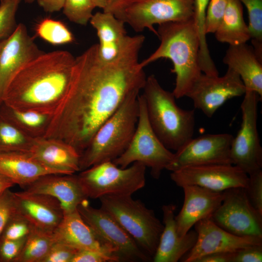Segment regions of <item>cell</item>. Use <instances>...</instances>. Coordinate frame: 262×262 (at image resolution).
Returning <instances> with one entry per match:
<instances>
[{
  "label": "cell",
  "instance_id": "cell-46",
  "mask_svg": "<svg viewBox=\"0 0 262 262\" xmlns=\"http://www.w3.org/2000/svg\"><path fill=\"white\" fill-rule=\"evenodd\" d=\"M39 5L47 12L60 11L63 8L65 0H37Z\"/></svg>",
  "mask_w": 262,
  "mask_h": 262
},
{
  "label": "cell",
  "instance_id": "cell-44",
  "mask_svg": "<svg viewBox=\"0 0 262 262\" xmlns=\"http://www.w3.org/2000/svg\"><path fill=\"white\" fill-rule=\"evenodd\" d=\"M235 252L211 253L199 258L195 262H233Z\"/></svg>",
  "mask_w": 262,
  "mask_h": 262
},
{
  "label": "cell",
  "instance_id": "cell-43",
  "mask_svg": "<svg viewBox=\"0 0 262 262\" xmlns=\"http://www.w3.org/2000/svg\"><path fill=\"white\" fill-rule=\"evenodd\" d=\"M262 245H255L234 253L233 262H262Z\"/></svg>",
  "mask_w": 262,
  "mask_h": 262
},
{
  "label": "cell",
  "instance_id": "cell-31",
  "mask_svg": "<svg viewBox=\"0 0 262 262\" xmlns=\"http://www.w3.org/2000/svg\"><path fill=\"white\" fill-rule=\"evenodd\" d=\"M35 30L38 36L52 45L65 44L74 41L73 34L63 22L49 18L40 21Z\"/></svg>",
  "mask_w": 262,
  "mask_h": 262
},
{
  "label": "cell",
  "instance_id": "cell-19",
  "mask_svg": "<svg viewBox=\"0 0 262 262\" xmlns=\"http://www.w3.org/2000/svg\"><path fill=\"white\" fill-rule=\"evenodd\" d=\"M14 196L16 213L34 227L53 231L63 219L61 204L51 196L25 190Z\"/></svg>",
  "mask_w": 262,
  "mask_h": 262
},
{
  "label": "cell",
  "instance_id": "cell-29",
  "mask_svg": "<svg viewBox=\"0 0 262 262\" xmlns=\"http://www.w3.org/2000/svg\"><path fill=\"white\" fill-rule=\"evenodd\" d=\"M55 242L53 231L33 226L14 262H42Z\"/></svg>",
  "mask_w": 262,
  "mask_h": 262
},
{
  "label": "cell",
  "instance_id": "cell-47",
  "mask_svg": "<svg viewBox=\"0 0 262 262\" xmlns=\"http://www.w3.org/2000/svg\"><path fill=\"white\" fill-rule=\"evenodd\" d=\"M14 185L15 183L11 180L0 174V195Z\"/></svg>",
  "mask_w": 262,
  "mask_h": 262
},
{
  "label": "cell",
  "instance_id": "cell-45",
  "mask_svg": "<svg viewBox=\"0 0 262 262\" xmlns=\"http://www.w3.org/2000/svg\"><path fill=\"white\" fill-rule=\"evenodd\" d=\"M138 0H107L106 6L103 12L115 15L123 8Z\"/></svg>",
  "mask_w": 262,
  "mask_h": 262
},
{
  "label": "cell",
  "instance_id": "cell-16",
  "mask_svg": "<svg viewBox=\"0 0 262 262\" xmlns=\"http://www.w3.org/2000/svg\"><path fill=\"white\" fill-rule=\"evenodd\" d=\"M196 242L180 260L183 262H195L199 258L213 253L235 252L243 248L262 245V237L239 236L221 228L210 218L197 222L195 225Z\"/></svg>",
  "mask_w": 262,
  "mask_h": 262
},
{
  "label": "cell",
  "instance_id": "cell-9",
  "mask_svg": "<svg viewBox=\"0 0 262 262\" xmlns=\"http://www.w3.org/2000/svg\"><path fill=\"white\" fill-rule=\"evenodd\" d=\"M241 105L242 123L230 146L232 164L248 175L262 170V147L257 128L258 106L262 97L246 90Z\"/></svg>",
  "mask_w": 262,
  "mask_h": 262
},
{
  "label": "cell",
  "instance_id": "cell-28",
  "mask_svg": "<svg viewBox=\"0 0 262 262\" xmlns=\"http://www.w3.org/2000/svg\"><path fill=\"white\" fill-rule=\"evenodd\" d=\"M0 116L24 134L35 139L45 136L52 115L33 110L17 109L2 103Z\"/></svg>",
  "mask_w": 262,
  "mask_h": 262
},
{
  "label": "cell",
  "instance_id": "cell-40",
  "mask_svg": "<svg viewBox=\"0 0 262 262\" xmlns=\"http://www.w3.org/2000/svg\"><path fill=\"white\" fill-rule=\"evenodd\" d=\"M27 237L17 240L0 239V262H14L20 253Z\"/></svg>",
  "mask_w": 262,
  "mask_h": 262
},
{
  "label": "cell",
  "instance_id": "cell-49",
  "mask_svg": "<svg viewBox=\"0 0 262 262\" xmlns=\"http://www.w3.org/2000/svg\"><path fill=\"white\" fill-rule=\"evenodd\" d=\"M27 3H32L36 0H24Z\"/></svg>",
  "mask_w": 262,
  "mask_h": 262
},
{
  "label": "cell",
  "instance_id": "cell-23",
  "mask_svg": "<svg viewBox=\"0 0 262 262\" xmlns=\"http://www.w3.org/2000/svg\"><path fill=\"white\" fill-rule=\"evenodd\" d=\"M53 234L55 242L62 243L77 250L102 251L112 254L118 259L115 250L97 235L84 221L78 210L64 213Z\"/></svg>",
  "mask_w": 262,
  "mask_h": 262
},
{
  "label": "cell",
  "instance_id": "cell-18",
  "mask_svg": "<svg viewBox=\"0 0 262 262\" xmlns=\"http://www.w3.org/2000/svg\"><path fill=\"white\" fill-rule=\"evenodd\" d=\"M184 202L179 213L175 216L177 230L184 235L199 221L210 218L221 204L223 192H216L196 185L182 187Z\"/></svg>",
  "mask_w": 262,
  "mask_h": 262
},
{
  "label": "cell",
  "instance_id": "cell-24",
  "mask_svg": "<svg viewBox=\"0 0 262 262\" xmlns=\"http://www.w3.org/2000/svg\"><path fill=\"white\" fill-rule=\"evenodd\" d=\"M223 61L240 77L246 90L262 97V60L246 43L229 46Z\"/></svg>",
  "mask_w": 262,
  "mask_h": 262
},
{
  "label": "cell",
  "instance_id": "cell-17",
  "mask_svg": "<svg viewBox=\"0 0 262 262\" xmlns=\"http://www.w3.org/2000/svg\"><path fill=\"white\" fill-rule=\"evenodd\" d=\"M43 52L22 23L17 25L8 38L0 41V105L7 87L16 73Z\"/></svg>",
  "mask_w": 262,
  "mask_h": 262
},
{
  "label": "cell",
  "instance_id": "cell-35",
  "mask_svg": "<svg viewBox=\"0 0 262 262\" xmlns=\"http://www.w3.org/2000/svg\"><path fill=\"white\" fill-rule=\"evenodd\" d=\"M21 0H4L0 4V41L8 38L17 25L16 14Z\"/></svg>",
  "mask_w": 262,
  "mask_h": 262
},
{
  "label": "cell",
  "instance_id": "cell-1",
  "mask_svg": "<svg viewBox=\"0 0 262 262\" xmlns=\"http://www.w3.org/2000/svg\"><path fill=\"white\" fill-rule=\"evenodd\" d=\"M145 38L142 34L128 36L111 61L100 59L98 44L75 58L69 89L44 137L61 140L81 155L125 99L143 89L147 77L139 54Z\"/></svg>",
  "mask_w": 262,
  "mask_h": 262
},
{
  "label": "cell",
  "instance_id": "cell-27",
  "mask_svg": "<svg viewBox=\"0 0 262 262\" xmlns=\"http://www.w3.org/2000/svg\"><path fill=\"white\" fill-rule=\"evenodd\" d=\"M214 34L218 41L229 46L246 43L251 39L248 26L243 17L242 3L239 0H228L224 15Z\"/></svg>",
  "mask_w": 262,
  "mask_h": 262
},
{
  "label": "cell",
  "instance_id": "cell-36",
  "mask_svg": "<svg viewBox=\"0 0 262 262\" xmlns=\"http://www.w3.org/2000/svg\"><path fill=\"white\" fill-rule=\"evenodd\" d=\"M33 227L28 220L16 213L6 224L0 239L17 240L25 238Z\"/></svg>",
  "mask_w": 262,
  "mask_h": 262
},
{
  "label": "cell",
  "instance_id": "cell-32",
  "mask_svg": "<svg viewBox=\"0 0 262 262\" xmlns=\"http://www.w3.org/2000/svg\"><path fill=\"white\" fill-rule=\"evenodd\" d=\"M210 0H194L193 20L199 41V59L202 66L211 65L213 62L209 50L205 31L207 8Z\"/></svg>",
  "mask_w": 262,
  "mask_h": 262
},
{
  "label": "cell",
  "instance_id": "cell-5",
  "mask_svg": "<svg viewBox=\"0 0 262 262\" xmlns=\"http://www.w3.org/2000/svg\"><path fill=\"white\" fill-rule=\"evenodd\" d=\"M139 92L130 94L98 130L81 155L80 171L100 163L112 162L125 152L137 127Z\"/></svg>",
  "mask_w": 262,
  "mask_h": 262
},
{
  "label": "cell",
  "instance_id": "cell-37",
  "mask_svg": "<svg viewBox=\"0 0 262 262\" xmlns=\"http://www.w3.org/2000/svg\"><path fill=\"white\" fill-rule=\"evenodd\" d=\"M228 0H210L206 11V34L214 33L224 15Z\"/></svg>",
  "mask_w": 262,
  "mask_h": 262
},
{
  "label": "cell",
  "instance_id": "cell-33",
  "mask_svg": "<svg viewBox=\"0 0 262 262\" xmlns=\"http://www.w3.org/2000/svg\"><path fill=\"white\" fill-rule=\"evenodd\" d=\"M246 6L248 15V25L252 46L262 49V0H239Z\"/></svg>",
  "mask_w": 262,
  "mask_h": 262
},
{
  "label": "cell",
  "instance_id": "cell-10",
  "mask_svg": "<svg viewBox=\"0 0 262 262\" xmlns=\"http://www.w3.org/2000/svg\"><path fill=\"white\" fill-rule=\"evenodd\" d=\"M194 3V0H138L114 15L136 32L147 29L157 35L155 24L193 18Z\"/></svg>",
  "mask_w": 262,
  "mask_h": 262
},
{
  "label": "cell",
  "instance_id": "cell-25",
  "mask_svg": "<svg viewBox=\"0 0 262 262\" xmlns=\"http://www.w3.org/2000/svg\"><path fill=\"white\" fill-rule=\"evenodd\" d=\"M90 23L99 39L98 54L104 61H111L119 54L128 36L125 23L109 12H97Z\"/></svg>",
  "mask_w": 262,
  "mask_h": 262
},
{
  "label": "cell",
  "instance_id": "cell-41",
  "mask_svg": "<svg viewBox=\"0 0 262 262\" xmlns=\"http://www.w3.org/2000/svg\"><path fill=\"white\" fill-rule=\"evenodd\" d=\"M78 250L62 243L55 242L42 262H71Z\"/></svg>",
  "mask_w": 262,
  "mask_h": 262
},
{
  "label": "cell",
  "instance_id": "cell-22",
  "mask_svg": "<svg viewBox=\"0 0 262 262\" xmlns=\"http://www.w3.org/2000/svg\"><path fill=\"white\" fill-rule=\"evenodd\" d=\"M173 204L164 205L162 210L164 229L159 244L152 258L154 262H177L180 260L195 245L197 238L195 230H190L180 236L177 230Z\"/></svg>",
  "mask_w": 262,
  "mask_h": 262
},
{
  "label": "cell",
  "instance_id": "cell-3",
  "mask_svg": "<svg viewBox=\"0 0 262 262\" xmlns=\"http://www.w3.org/2000/svg\"><path fill=\"white\" fill-rule=\"evenodd\" d=\"M157 36L161 43L147 58L146 66L160 58L170 59L176 75L173 93L176 99L185 97L202 73L199 65V41L193 18L158 25Z\"/></svg>",
  "mask_w": 262,
  "mask_h": 262
},
{
  "label": "cell",
  "instance_id": "cell-38",
  "mask_svg": "<svg viewBox=\"0 0 262 262\" xmlns=\"http://www.w3.org/2000/svg\"><path fill=\"white\" fill-rule=\"evenodd\" d=\"M248 176L245 188L247 197L253 207L262 214V170Z\"/></svg>",
  "mask_w": 262,
  "mask_h": 262
},
{
  "label": "cell",
  "instance_id": "cell-12",
  "mask_svg": "<svg viewBox=\"0 0 262 262\" xmlns=\"http://www.w3.org/2000/svg\"><path fill=\"white\" fill-rule=\"evenodd\" d=\"M78 211L97 235L115 251L119 262H148L152 260L133 238L108 213L91 207L86 200Z\"/></svg>",
  "mask_w": 262,
  "mask_h": 262
},
{
  "label": "cell",
  "instance_id": "cell-7",
  "mask_svg": "<svg viewBox=\"0 0 262 262\" xmlns=\"http://www.w3.org/2000/svg\"><path fill=\"white\" fill-rule=\"evenodd\" d=\"M146 167L134 162L122 168L109 161L93 165L77 175L88 198L106 195L131 196L146 184Z\"/></svg>",
  "mask_w": 262,
  "mask_h": 262
},
{
  "label": "cell",
  "instance_id": "cell-26",
  "mask_svg": "<svg viewBox=\"0 0 262 262\" xmlns=\"http://www.w3.org/2000/svg\"><path fill=\"white\" fill-rule=\"evenodd\" d=\"M50 174L59 173L40 164L27 152L0 153V174L15 184L24 188L40 177Z\"/></svg>",
  "mask_w": 262,
  "mask_h": 262
},
{
  "label": "cell",
  "instance_id": "cell-39",
  "mask_svg": "<svg viewBox=\"0 0 262 262\" xmlns=\"http://www.w3.org/2000/svg\"><path fill=\"white\" fill-rule=\"evenodd\" d=\"M16 213L14 192L7 189L0 195V237L8 221Z\"/></svg>",
  "mask_w": 262,
  "mask_h": 262
},
{
  "label": "cell",
  "instance_id": "cell-6",
  "mask_svg": "<svg viewBox=\"0 0 262 262\" xmlns=\"http://www.w3.org/2000/svg\"><path fill=\"white\" fill-rule=\"evenodd\" d=\"M99 199L100 208L111 215L152 259L164 229L153 210L131 196L106 195Z\"/></svg>",
  "mask_w": 262,
  "mask_h": 262
},
{
  "label": "cell",
  "instance_id": "cell-21",
  "mask_svg": "<svg viewBox=\"0 0 262 262\" xmlns=\"http://www.w3.org/2000/svg\"><path fill=\"white\" fill-rule=\"evenodd\" d=\"M27 152L59 174L71 175L80 171V154L61 140L44 137L34 139Z\"/></svg>",
  "mask_w": 262,
  "mask_h": 262
},
{
  "label": "cell",
  "instance_id": "cell-13",
  "mask_svg": "<svg viewBox=\"0 0 262 262\" xmlns=\"http://www.w3.org/2000/svg\"><path fill=\"white\" fill-rule=\"evenodd\" d=\"M246 88L239 75L228 67L222 76L202 73L186 95L194 106L211 117L227 100L244 95Z\"/></svg>",
  "mask_w": 262,
  "mask_h": 262
},
{
  "label": "cell",
  "instance_id": "cell-14",
  "mask_svg": "<svg viewBox=\"0 0 262 262\" xmlns=\"http://www.w3.org/2000/svg\"><path fill=\"white\" fill-rule=\"evenodd\" d=\"M233 138L226 133L193 137L175 151L166 170L172 172L190 166L232 164L230 149Z\"/></svg>",
  "mask_w": 262,
  "mask_h": 262
},
{
  "label": "cell",
  "instance_id": "cell-11",
  "mask_svg": "<svg viewBox=\"0 0 262 262\" xmlns=\"http://www.w3.org/2000/svg\"><path fill=\"white\" fill-rule=\"evenodd\" d=\"M223 193L221 204L210 218L233 234L262 237V214L250 202L245 188H231Z\"/></svg>",
  "mask_w": 262,
  "mask_h": 262
},
{
  "label": "cell",
  "instance_id": "cell-2",
  "mask_svg": "<svg viewBox=\"0 0 262 262\" xmlns=\"http://www.w3.org/2000/svg\"><path fill=\"white\" fill-rule=\"evenodd\" d=\"M75 58L65 50L43 52L16 73L2 103L13 108L52 115L69 89Z\"/></svg>",
  "mask_w": 262,
  "mask_h": 262
},
{
  "label": "cell",
  "instance_id": "cell-30",
  "mask_svg": "<svg viewBox=\"0 0 262 262\" xmlns=\"http://www.w3.org/2000/svg\"><path fill=\"white\" fill-rule=\"evenodd\" d=\"M33 139L0 116V153L28 152Z\"/></svg>",
  "mask_w": 262,
  "mask_h": 262
},
{
  "label": "cell",
  "instance_id": "cell-34",
  "mask_svg": "<svg viewBox=\"0 0 262 262\" xmlns=\"http://www.w3.org/2000/svg\"><path fill=\"white\" fill-rule=\"evenodd\" d=\"M95 7L91 0H65L63 9L64 15L71 22L86 25Z\"/></svg>",
  "mask_w": 262,
  "mask_h": 262
},
{
  "label": "cell",
  "instance_id": "cell-4",
  "mask_svg": "<svg viewBox=\"0 0 262 262\" xmlns=\"http://www.w3.org/2000/svg\"><path fill=\"white\" fill-rule=\"evenodd\" d=\"M143 89L147 117L153 130L167 148L178 150L193 138L194 110L180 107L173 92L164 89L153 75L147 77Z\"/></svg>",
  "mask_w": 262,
  "mask_h": 262
},
{
  "label": "cell",
  "instance_id": "cell-48",
  "mask_svg": "<svg viewBox=\"0 0 262 262\" xmlns=\"http://www.w3.org/2000/svg\"><path fill=\"white\" fill-rule=\"evenodd\" d=\"M95 6L102 8L103 10L105 8L107 0H91Z\"/></svg>",
  "mask_w": 262,
  "mask_h": 262
},
{
  "label": "cell",
  "instance_id": "cell-8",
  "mask_svg": "<svg viewBox=\"0 0 262 262\" xmlns=\"http://www.w3.org/2000/svg\"><path fill=\"white\" fill-rule=\"evenodd\" d=\"M139 116L133 138L125 152L112 162L124 168L139 162L150 169L155 179H159L162 171L172 162L174 153L167 148L153 130L148 119L143 95L138 96Z\"/></svg>",
  "mask_w": 262,
  "mask_h": 262
},
{
  "label": "cell",
  "instance_id": "cell-20",
  "mask_svg": "<svg viewBox=\"0 0 262 262\" xmlns=\"http://www.w3.org/2000/svg\"><path fill=\"white\" fill-rule=\"evenodd\" d=\"M24 190L42 194L57 199L64 214L77 210L79 205L87 200L77 175L50 174L40 177L26 186Z\"/></svg>",
  "mask_w": 262,
  "mask_h": 262
},
{
  "label": "cell",
  "instance_id": "cell-42",
  "mask_svg": "<svg viewBox=\"0 0 262 262\" xmlns=\"http://www.w3.org/2000/svg\"><path fill=\"white\" fill-rule=\"evenodd\" d=\"M118 258L111 253L100 250H78L71 262H117Z\"/></svg>",
  "mask_w": 262,
  "mask_h": 262
},
{
  "label": "cell",
  "instance_id": "cell-15",
  "mask_svg": "<svg viewBox=\"0 0 262 262\" xmlns=\"http://www.w3.org/2000/svg\"><path fill=\"white\" fill-rule=\"evenodd\" d=\"M171 180L179 187L196 185L216 192L246 188L248 176L233 164H210L185 167L171 172Z\"/></svg>",
  "mask_w": 262,
  "mask_h": 262
}]
</instances>
